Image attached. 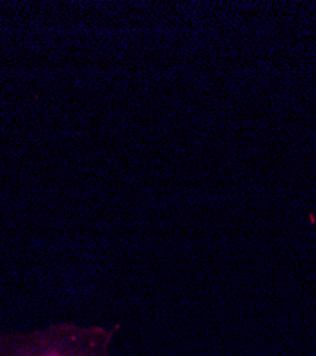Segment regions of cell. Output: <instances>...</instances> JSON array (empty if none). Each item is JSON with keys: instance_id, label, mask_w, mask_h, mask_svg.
<instances>
[{"instance_id": "6da1fadb", "label": "cell", "mask_w": 316, "mask_h": 356, "mask_svg": "<svg viewBox=\"0 0 316 356\" xmlns=\"http://www.w3.org/2000/svg\"><path fill=\"white\" fill-rule=\"evenodd\" d=\"M114 331L56 323L35 332L0 335V356H108Z\"/></svg>"}]
</instances>
